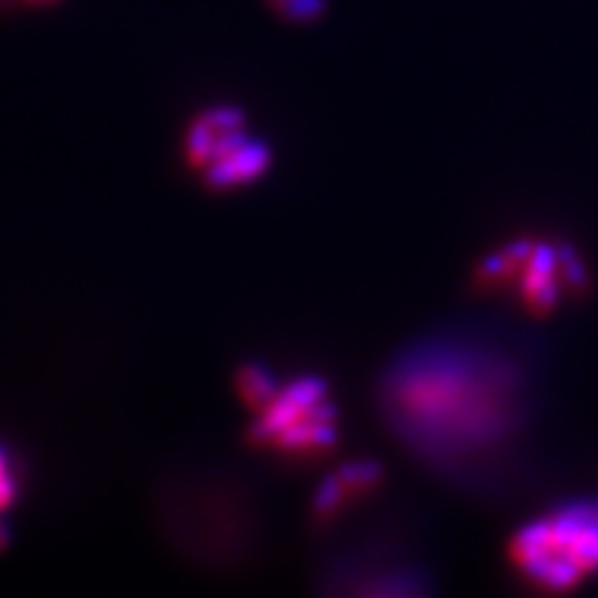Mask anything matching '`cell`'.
<instances>
[{
	"label": "cell",
	"mask_w": 598,
	"mask_h": 598,
	"mask_svg": "<svg viewBox=\"0 0 598 598\" xmlns=\"http://www.w3.org/2000/svg\"><path fill=\"white\" fill-rule=\"evenodd\" d=\"M36 3H46V0H36Z\"/></svg>",
	"instance_id": "cell-9"
},
{
	"label": "cell",
	"mask_w": 598,
	"mask_h": 598,
	"mask_svg": "<svg viewBox=\"0 0 598 598\" xmlns=\"http://www.w3.org/2000/svg\"><path fill=\"white\" fill-rule=\"evenodd\" d=\"M511 559L549 591H563L598 571V511L566 509L526 526L514 538Z\"/></svg>",
	"instance_id": "cell-3"
},
{
	"label": "cell",
	"mask_w": 598,
	"mask_h": 598,
	"mask_svg": "<svg viewBox=\"0 0 598 598\" xmlns=\"http://www.w3.org/2000/svg\"><path fill=\"white\" fill-rule=\"evenodd\" d=\"M382 482V466L377 461H349L341 464L335 474L324 478L317 494L312 499V519L314 524H332L341 511H347L359 499L370 497Z\"/></svg>",
	"instance_id": "cell-5"
},
{
	"label": "cell",
	"mask_w": 598,
	"mask_h": 598,
	"mask_svg": "<svg viewBox=\"0 0 598 598\" xmlns=\"http://www.w3.org/2000/svg\"><path fill=\"white\" fill-rule=\"evenodd\" d=\"M23 494V472L21 461L13 457V451L0 444V551L11 544V526H8L5 514L11 511L15 501Z\"/></svg>",
	"instance_id": "cell-7"
},
{
	"label": "cell",
	"mask_w": 598,
	"mask_h": 598,
	"mask_svg": "<svg viewBox=\"0 0 598 598\" xmlns=\"http://www.w3.org/2000/svg\"><path fill=\"white\" fill-rule=\"evenodd\" d=\"M185 160L210 190H235L260 179L270 167L272 152L247 133L237 108H210L192 120L185 133Z\"/></svg>",
	"instance_id": "cell-4"
},
{
	"label": "cell",
	"mask_w": 598,
	"mask_h": 598,
	"mask_svg": "<svg viewBox=\"0 0 598 598\" xmlns=\"http://www.w3.org/2000/svg\"><path fill=\"white\" fill-rule=\"evenodd\" d=\"M277 5L292 21H314L324 11V0H277Z\"/></svg>",
	"instance_id": "cell-8"
},
{
	"label": "cell",
	"mask_w": 598,
	"mask_h": 598,
	"mask_svg": "<svg viewBox=\"0 0 598 598\" xmlns=\"http://www.w3.org/2000/svg\"><path fill=\"white\" fill-rule=\"evenodd\" d=\"M275 3H277V0H275Z\"/></svg>",
	"instance_id": "cell-10"
},
{
	"label": "cell",
	"mask_w": 598,
	"mask_h": 598,
	"mask_svg": "<svg viewBox=\"0 0 598 598\" xmlns=\"http://www.w3.org/2000/svg\"><path fill=\"white\" fill-rule=\"evenodd\" d=\"M237 395L245 401L247 409L258 412L267 401L277 395L282 387V379L267 364L262 362H247L239 366L237 372Z\"/></svg>",
	"instance_id": "cell-6"
},
{
	"label": "cell",
	"mask_w": 598,
	"mask_h": 598,
	"mask_svg": "<svg viewBox=\"0 0 598 598\" xmlns=\"http://www.w3.org/2000/svg\"><path fill=\"white\" fill-rule=\"evenodd\" d=\"M247 439L262 451L289 461H312L339 444V409L320 377L282 382L267 404L254 412Z\"/></svg>",
	"instance_id": "cell-2"
},
{
	"label": "cell",
	"mask_w": 598,
	"mask_h": 598,
	"mask_svg": "<svg viewBox=\"0 0 598 598\" xmlns=\"http://www.w3.org/2000/svg\"><path fill=\"white\" fill-rule=\"evenodd\" d=\"M514 379L489 357L457 347H422L387 374L384 412L401 439L437 464L497 441L511 422Z\"/></svg>",
	"instance_id": "cell-1"
}]
</instances>
